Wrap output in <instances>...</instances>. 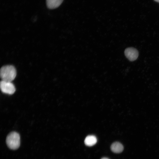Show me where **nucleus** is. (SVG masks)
Wrapping results in <instances>:
<instances>
[{
    "mask_svg": "<svg viewBox=\"0 0 159 159\" xmlns=\"http://www.w3.org/2000/svg\"><path fill=\"white\" fill-rule=\"evenodd\" d=\"M0 74L2 80L11 82L16 77V70L13 66L6 65L1 68Z\"/></svg>",
    "mask_w": 159,
    "mask_h": 159,
    "instance_id": "nucleus-1",
    "label": "nucleus"
},
{
    "mask_svg": "<svg viewBox=\"0 0 159 159\" xmlns=\"http://www.w3.org/2000/svg\"><path fill=\"white\" fill-rule=\"evenodd\" d=\"M6 143L10 149L13 150L17 149L20 144V138L19 134L16 132H11L6 137Z\"/></svg>",
    "mask_w": 159,
    "mask_h": 159,
    "instance_id": "nucleus-2",
    "label": "nucleus"
},
{
    "mask_svg": "<svg viewBox=\"0 0 159 159\" xmlns=\"http://www.w3.org/2000/svg\"><path fill=\"white\" fill-rule=\"evenodd\" d=\"M0 87L2 92L8 94L12 95L16 90L14 85L11 82L1 80L0 83Z\"/></svg>",
    "mask_w": 159,
    "mask_h": 159,
    "instance_id": "nucleus-3",
    "label": "nucleus"
},
{
    "mask_svg": "<svg viewBox=\"0 0 159 159\" xmlns=\"http://www.w3.org/2000/svg\"><path fill=\"white\" fill-rule=\"evenodd\" d=\"M125 54L126 57L130 61H133L137 59L138 56V52L135 48L129 47L125 51Z\"/></svg>",
    "mask_w": 159,
    "mask_h": 159,
    "instance_id": "nucleus-4",
    "label": "nucleus"
},
{
    "mask_svg": "<svg viewBox=\"0 0 159 159\" xmlns=\"http://www.w3.org/2000/svg\"><path fill=\"white\" fill-rule=\"evenodd\" d=\"M63 0H46L47 7L49 9H53L58 7L62 3Z\"/></svg>",
    "mask_w": 159,
    "mask_h": 159,
    "instance_id": "nucleus-5",
    "label": "nucleus"
},
{
    "mask_svg": "<svg viewBox=\"0 0 159 159\" xmlns=\"http://www.w3.org/2000/svg\"><path fill=\"white\" fill-rule=\"evenodd\" d=\"M110 148L111 150L115 153H120L122 152L123 150V145L118 142H115L111 145Z\"/></svg>",
    "mask_w": 159,
    "mask_h": 159,
    "instance_id": "nucleus-6",
    "label": "nucleus"
},
{
    "mask_svg": "<svg viewBox=\"0 0 159 159\" xmlns=\"http://www.w3.org/2000/svg\"><path fill=\"white\" fill-rule=\"evenodd\" d=\"M97 142L96 137L93 135H89L85 138L84 143L85 145L88 146H92L95 145Z\"/></svg>",
    "mask_w": 159,
    "mask_h": 159,
    "instance_id": "nucleus-7",
    "label": "nucleus"
},
{
    "mask_svg": "<svg viewBox=\"0 0 159 159\" xmlns=\"http://www.w3.org/2000/svg\"><path fill=\"white\" fill-rule=\"evenodd\" d=\"M101 159H109L107 158L104 157V158H102Z\"/></svg>",
    "mask_w": 159,
    "mask_h": 159,
    "instance_id": "nucleus-8",
    "label": "nucleus"
},
{
    "mask_svg": "<svg viewBox=\"0 0 159 159\" xmlns=\"http://www.w3.org/2000/svg\"><path fill=\"white\" fill-rule=\"evenodd\" d=\"M155 1L159 3V0H154Z\"/></svg>",
    "mask_w": 159,
    "mask_h": 159,
    "instance_id": "nucleus-9",
    "label": "nucleus"
}]
</instances>
